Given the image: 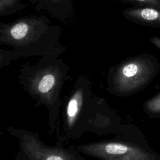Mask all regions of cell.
<instances>
[{
    "mask_svg": "<svg viewBox=\"0 0 160 160\" xmlns=\"http://www.w3.org/2000/svg\"><path fill=\"white\" fill-rule=\"evenodd\" d=\"M26 6L22 0H0V16L12 15L22 11Z\"/></svg>",
    "mask_w": 160,
    "mask_h": 160,
    "instance_id": "9",
    "label": "cell"
},
{
    "mask_svg": "<svg viewBox=\"0 0 160 160\" xmlns=\"http://www.w3.org/2000/svg\"><path fill=\"white\" fill-rule=\"evenodd\" d=\"M123 17L134 23L160 28V9L151 7H133L122 10Z\"/></svg>",
    "mask_w": 160,
    "mask_h": 160,
    "instance_id": "8",
    "label": "cell"
},
{
    "mask_svg": "<svg viewBox=\"0 0 160 160\" xmlns=\"http://www.w3.org/2000/svg\"><path fill=\"white\" fill-rule=\"evenodd\" d=\"M69 67L56 56L41 57L31 64L21 66L18 76L21 88L33 100L36 108L43 106L48 112L49 134L55 132L63 98L61 92L65 83L70 79Z\"/></svg>",
    "mask_w": 160,
    "mask_h": 160,
    "instance_id": "2",
    "label": "cell"
},
{
    "mask_svg": "<svg viewBox=\"0 0 160 160\" xmlns=\"http://www.w3.org/2000/svg\"><path fill=\"white\" fill-rule=\"evenodd\" d=\"M144 109L148 113H160V93L146 101Z\"/></svg>",
    "mask_w": 160,
    "mask_h": 160,
    "instance_id": "12",
    "label": "cell"
},
{
    "mask_svg": "<svg viewBox=\"0 0 160 160\" xmlns=\"http://www.w3.org/2000/svg\"><path fill=\"white\" fill-rule=\"evenodd\" d=\"M22 58L21 54L14 49L6 50L0 49V69L4 66H8L14 60Z\"/></svg>",
    "mask_w": 160,
    "mask_h": 160,
    "instance_id": "10",
    "label": "cell"
},
{
    "mask_svg": "<svg viewBox=\"0 0 160 160\" xmlns=\"http://www.w3.org/2000/svg\"><path fill=\"white\" fill-rule=\"evenodd\" d=\"M158 69L157 61L149 54L129 57L109 68L106 90L118 97L131 96L144 88Z\"/></svg>",
    "mask_w": 160,
    "mask_h": 160,
    "instance_id": "4",
    "label": "cell"
},
{
    "mask_svg": "<svg viewBox=\"0 0 160 160\" xmlns=\"http://www.w3.org/2000/svg\"><path fill=\"white\" fill-rule=\"evenodd\" d=\"M149 41L156 48L160 49V37L154 36L149 39Z\"/></svg>",
    "mask_w": 160,
    "mask_h": 160,
    "instance_id": "13",
    "label": "cell"
},
{
    "mask_svg": "<svg viewBox=\"0 0 160 160\" xmlns=\"http://www.w3.org/2000/svg\"><path fill=\"white\" fill-rule=\"evenodd\" d=\"M89 132L98 136L114 134L128 138L129 128L104 99L94 94L89 79L80 75L63 98L55 129L56 144L68 145Z\"/></svg>",
    "mask_w": 160,
    "mask_h": 160,
    "instance_id": "1",
    "label": "cell"
},
{
    "mask_svg": "<svg viewBox=\"0 0 160 160\" xmlns=\"http://www.w3.org/2000/svg\"><path fill=\"white\" fill-rule=\"evenodd\" d=\"M62 30L44 15L22 16L0 23V44L11 47L22 58L59 57L66 49L61 41Z\"/></svg>",
    "mask_w": 160,
    "mask_h": 160,
    "instance_id": "3",
    "label": "cell"
},
{
    "mask_svg": "<svg viewBox=\"0 0 160 160\" xmlns=\"http://www.w3.org/2000/svg\"><path fill=\"white\" fill-rule=\"evenodd\" d=\"M131 4L135 7H151L160 9V0H116Z\"/></svg>",
    "mask_w": 160,
    "mask_h": 160,
    "instance_id": "11",
    "label": "cell"
},
{
    "mask_svg": "<svg viewBox=\"0 0 160 160\" xmlns=\"http://www.w3.org/2000/svg\"><path fill=\"white\" fill-rule=\"evenodd\" d=\"M7 131L19 141L18 152L31 160H86L74 146H49L39 134L9 125Z\"/></svg>",
    "mask_w": 160,
    "mask_h": 160,
    "instance_id": "5",
    "label": "cell"
},
{
    "mask_svg": "<svg viewBox=\"0 0 160 160\" xmlns=\"http://www.w3.org/2000/svg\"><path fill=\"white\" fill-rule=\"evenodd\" d=\"M75 148L81 154L99 160H156L144 148L121 137L78 144Z\"/></svg>",
    "mask_w": 160,
    "mask_h": 160,
    "instance_id": "6",
    "label": "cell"
},
{
    "mask_svg": "<svg viewBox=\"0 0 160 160\" xmlns=\"http://www.w3.org/2000/svg\"><path fill=\"white\" fill-rule=\"evenodd\" d=\"M38 11H44L62 22L75 17L72 0H29Z\"/></svg>",
    "mask_w": 160,
    "mask_h": 160,
    "instance_id": "7",
    "label": "cell"
},
{
    "mask_svg": "<svg viewBox=\"0 0 160 160\" xmlns=\"http://www.w3.org/2000/svg\"><path fill=\"white\" fill-rule=\"evenodd\" d=\"M15 159L16 160H31L29 158H28L26 156H24L19 152H18L15 156Z\"/></svg>",
    "mask_w": 160,
    "mask_h": 160,
    "instance_id": "14",
    "label": "cell"
}]
</instances>
